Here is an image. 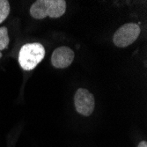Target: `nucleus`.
<instances>
[{
    "label": "nucleus",
    "mask_w": 147,
    "mask_h": 147,
    "mask_svg": "<svg viewBox=\"0 0 147 147\" xmlns=\"http://www.w3.org/2000/svg\"><path fill=\"white\" fill-rule=\"evenodd\" d=\"M65 11L64 0H37L29 9L31 16L36 20H43L46 17L57 19L64 14Z\"/></svg>",
    "instance_id": "nucleus-1"
},
{
    "label": "nucleus",
    "mask_w": 147,
    "mask_h": 147,
    "mask_svg": "<svg viewBox=\"0 0 147 147\" xmlns=\"http://www.w3.org/2000/svg\"><path fill=\"white\" fill-rule=\"evenodd\" d=\"M45 57L43 45L38 42L23 45L19 53V63L25 71H32Z\"/></svg>",
    "instance_id": "nucleus-2"
},
{
    "label": "nucleus",
    "mask_w": 147,
    "mask_h": 147,
    "mask_svg": "<svg viewBox=\"0 0 147 147\" xmlns=\"http://www.w3.org/2000/svg\"><path fill=\"white\" fill-rule=\"evenodd\" d=\"M141 33L140 26L135 23H127L119 28L113 36V42L118 48H126L138 38Z\"/></svg>",
    "instance_id": "nucleus-3"
},
{
    "label": "nucleus",
    "mask_w": 147,
    "mask_h": 147,
    "mask_svg": "<svg viewBox=\"0 0 147 147\" xmlns=\"http://www.w3.org/2000/svg\"><path fill=\"white\" fill-rule=\"evenodd\" d=\"M74 105L78 114L84 116H89L94 110V96L87 89L79 88L74 95Z\"/></svg>",
    "instance_id": "nucleus-4"
},
{
    "label": "nucleus",
    "mask_w": 147,
    "mask_h": 147,
    "mask_svg": "<svg viewBox=\"0 0 147 147\" xmlns=\"http://www.w3.org/2000/svg\"><path fill=\"white\" fill-rule=\"evenodd\" d=\"M73 60V50L66 46H62L56 49L51 56V63L57 69H64L69 67Z\"/></svg>",
    "instance_id": "nucleus-5"
},
{
    "label": "nucleus",
    "mask_w": 147,
    "mask_h": 147,
    "mask_svg": "<svg viewBox=\"0 0 147 147\" xmlns=\"http://www.w3.org/2000/svg\"><path fill=\"white\" fill-rule=\"evenodd\" d=\"M10 42V38L8 35V29L6 26L0 28V51L5 49Z\"/></svg>",
    "instance_id": "nucleus-6"
},
{
    "label": "nucleus",
    "mask_w": 147,
    "mask_h": 147,
    "mask_svg": "<svg viewBox=\"0 0 147 147\" xmlns=\"http://www.w3.org/2000/svg\"><path fill=\"white\" fill-rule=\"evenodd\" d=\"M10 13V4L7 0H0V24L5 20Z\"/></svg>",
    "instance_id": "nucleus-7"
},
{
    "label": "nucleus",
    "mask_w": 147,
    "mask_h": 147,
    "mask_svg": "<svg viewBox=\"0 0 147 147\" xmlns=\"http://www.w3.org/2000/svg\"><path fill=\"white\" fill-rule=\"evenodd\" d=\"M138 147H147V142H146L145 140L141 141V142L138 144Z\"/></svg>",
    "instance_id": "nucleus-8"
},
{
    "label": "nucleus",
    "mask_w": 147,
    "mask_h": 147,
    "mask_svg": "<svg viewBox=\"0 0 147 147\" xmlns=\"http://www.w3.org/2000/svg\"><path fill=\"white\" fill-rule=\"evenodd\" d=\"M1 57H2V53L0 52V59H1Z\"/></svg>",
    "instance_id": "nucleus-9"
}]
</instances>
